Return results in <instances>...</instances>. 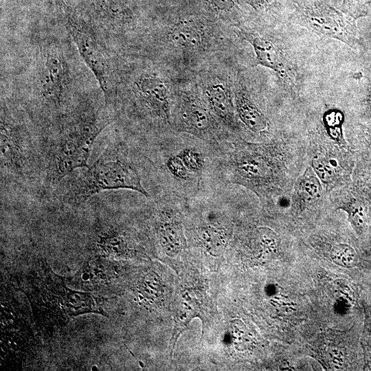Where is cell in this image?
<instances>
[{"instance_id": "1", "label": "cell", "mask_w": 371, "mask_h": 371, "mask_svg": "<svg viewBox=\"0 0 371 371\" xmlns=\"http://www.w3.org/2000/svg\"><path fill=\"white\" fill-rule=\"evenodd\" d=\"M66 47L61 39L48 36L41 39L32 56L27 91L30 116L48 129L84 102L76 98L74 69Z\"/></svg>"}, {"instance_id": "2", "label": "cell", "mask_w": 371, "mask_h": 371, "mask_svg": "<svg viewBox=\"0 0 371 371\" xmlns=\"http://www.w3.org/2000/svg\"><path fill=\"white\" fill-rule=\"evenodd\" d=\"M109 123L105 105L96 109L85 102L49 129L46 147L41 148L47 182L58 184L76 169L87 167L94 142Z\"/></svg>"}, {"instance_id": "3", "label": "cell", "mask_w": 371, "mask_h": 371, "mask_svg": "<svg viewBox=\"0 0 371 371\" xmlns=\"http://www.w3.org/2000/svg\"><path fill=\"white\" fill-rule=\"evenodd\" d=\"M281 152L274 143L236 141L225 163L229 181L255 192L261 201L276 197L284 175Z\"/></svg>"}, {"instance_id": "4", "label": "cell", "mask_w": 371, "mask_h": 371, "mask_svg": "<svg viewBox=\"0 0 371 371\" xmlns=\"http://www.w3.org/2000/svg\"><path fill=\"white\" fill-rule=\"evenodd\" d=\"M43 168L41 153L22 111L8 98L1 102V173L3 178L21 180Z\"/></svg>"}, {"instance_id": "5", "label": "cell", "mask_w": 371, "mask_h": 371, "mask_svg": "<svg viewBox=\"0 0 371 371\" xmlns=\"http://www.w3.org/2000/svg\"><path fill=\"white\" fill-rule=\"evenodd\" d=\"M86 168L69 186L65 196L69 203L79 205L102 191L118 189L149 197L137 170L117 155L105 153Z\"/></svg>"}, {"instance_id": "6", "label": "cell", "mask_w": 371, "mask_h": 371, "mask_svg": "<svg viewBox=\"0 0 371 371\" xmlns=\"http://www.w3.org/2000/svg\"><path fill=\"white\" fill-rule=\"evenodd\" d=\"M56 1L66 30L81 58L97 80L106 104L111 98L115 76L108 45L93 26L68 6L64 0Z\"/></svg>"}, {"instance_id": "7", "label": "cell", "mask_w": 371, "mask_h": 371, "mask_svg": "<svg viewBox=\"0 0 371 371\" xmlns=\"http://www.w3.org/2000/svg\"><path fill=\"white\" fill-rule=\"evenodd\" d=\"M292 21L319 36L339 41L350 48H363L356 19L319 1H301L295 5Z\"/></svg>"}, {"instance_id": "8", "label": "cell", "mask_w": 371, "mask_h": 371, "mask_svg": "<svg viewBox=\"0 0 371 371\" xmlns=\"http://www.w3.org/2000/svg\"><path fill=\"white\" fill-rule=\"evenodd\" d=\"M131 89L142 113L153 120L170 122L169 91L161 78L153 73L143 72L133 79Z\"/></svg>"}, {"instance_id": "9", "label": "cell", "mask_w": 371, "mask_h": 371, "mask_svg": "<svg viewBox=\"0 0 371 371\" xmlns=\"http://www.w3.org/2000/svg\"><path fill=\"white\" fill-rule=\"evenodd\" d=\"M177 126L179 131L210 142L216 140L219 130L216 119L206 103L191 92H184L180 98Z\"/></svg>"}, {"instance_id": "10", "label": "cell", "mask_w": 371, "mask_h": 371, "mask_svg": "<svg viewBox=\"0 0 371 371\" xmlns=\"http://www.w3.org/2000/svg\"><path fill=\"white\" fill-rule=\"evenodd\" d=\"M93 19L88 21L108 45V39L124 30L132 21L126 0H91Z\"/></svg>"}, {"instance_id": "11", "label": "cell", "mask_w": 371, "mask_h": 371, "mask_svg": "<svg viewBox=\"0 0 371 371\" xmlns=\"http://www.w3.org/2000/svg\"><path fill=\"white\" fill-rule=\"evenodd\" d=\"M243 34L253 46L257 64L273 70L286 88L295 90L297 78L280 47L258 34L248 32Z\"/></svg>"}, {"instance_id": "12", "label": "cell", "mask_w": 371, "mask_h": 371, "mask_svg": "<svg viewBox=\"0 0 371 371\" xmlns=\"http://www.w3.org/2000/svg\"><path fill=\"white\" fill-rule=\"evenodd\" d=\"M203 95L206 104L215 118L227 128L238 130L234 100L229 85L218 78H211L205 83Z\"/></svg>"}, {"instance_id": "13", "label": "cell", "mask_w": 371, "mask_h": 371, "mask_svg": "<svg viewBox=\"0 0 371 371\" xmlns=\"http://www.w3.org/2000/svg\"><path fill=\"white\" fill-rule=\"evenodd\" d=\"M323 185L311 166H307L297 178L293 187L291 206L297 212H302L321 203Z\"/></svg>"}, {"instance_id": "14", "label": "cell", "mask_w": 371, "mask_h": 371, "mask_svg": "<svg viewBox=\"0 0 371 371\" xmlns=\"http://www.w3.org/2000/svg\"><path fill=\"white\" fill-rule=\"evenodd\" d=\"M157 232L161 247L166 254H178L184 245L181 223L174 209L161 207L157 217Z\"/></svg>"}, {"instance_id": "15", "label": "cell", "mask_w": 371, "mask_h": 371, "mask_svg": "<svg viewBox=\"0 0 371 371\" xmlns=\"http://www.w3.org/2000/svg\"><path fill=\"white\" fill-rule=\"evenodd\" d=\"M337 151L322 148L312 157L311 168L327 190L334 188L341 184L348 172L344 166V161L340 159Z\"/></svg>"}, {"instance_id": "16", "label": "cell", "mask_w": 371, "mask_h": 371, "mask_svg": "<svg viewBox=\"0 0 371 371\" xmlns=\"http://www.w3.org/2000/svg\"><path fill=\"white\" fill-rule=\"evenodd\" d=\"M234 105L237 117L254 133H263L268 129L267 117L241 85L234 91Z\"/></svg>"}, {"instance_id": "17", "label": "cell", "mask_w": 371, "mask_h": 371, "mask_svg": "<svg viewBox=\"0 0 371 371\" xmlns=\"http://www.w3.org/2000/svg\"><path fill=\"white\" fill-rule=\"evenodd\" d=\"M96 245L102 254L106 256H126L134 251L133 244L126 234L113 227L98 235Z\"/></svg>"}, {"instance_id": "18", "label": "cell", "mask_w": 371, "mask_h": 371, "mask_svg": "<svg viewBox=\"0 0 371 371\" xmlns=\"http://www.w3.org/2000/svg\"><path fill=\"white\" fill-rule=\"evenodd\" d=\"M169 35L175 45L189 50L201 49L206 38L205 30L194 21L179 23L170 30Z\"/></svg>"}, {"instance_id": "19", "label": "cell", "mask_w": 371, "mask_h": 371, "mask_svg": "<svg viewBox=\"0 0 371 371\" xmlns=\"http://www.w3.org/2000/svg\"><path fill=\"white\" fill-rule=\"evenodd\" d=\"M63 297V309L70 317L87 313L103 314L96 299L89 293L75 291L65 286Z\"/></svg>"}, {"instance_id": "20", "label": "cell", "mask_w": 371, "mask_h": 371, "mask_svg": "<svg viewBox=\"0 0 371 371\" xmlns=\"http://www.w3.org/2000/svg\"><path fill=\"white\" fill-rule=\"evenodd\" d=\"M101 260H91L86 263L74 278L79 288L93 289L108 284V265Z\"/></svg>"}, {"instance_id": "21", "label": "cell", "mask_w": 371, "mask_h": 371, "mask_svg": "<svg viewBox=\"0 0 371 371\" xmlns=\"http://www.w3.org/2000/svg\"><path fill=\"white\" fill-rule=\"evenodd\" d=\"M337 209L344 211L348 220L355 232L361 236L366 230L367 225V213L366 204L362 199L356 193H352L339 199Z\"/></svg>"}, {"instance_id": "22", "label": "cell", "mask_w": 371, "mask_h": 371, "mask_svg": "<svg viewBox=\"0 0 371 371\" xmlns=\"http://www.w3.org/2000/svg\"><path fill=\"white\" fill-rule=\"evenodd\" d=\"M196 237L201 246L213 256L221 254L227 244L225 229L212 223L199 227Z\"/></svg>"}, {"instance_id": "23", "label": "cell", "mask_w": 371, "mask_h": 371, "mask_svg": "<svg viewBox=\"0 0 371 371\" xmlns=\"http://www.w3.org/2000/svg\"><path fill=\"white\" fill-rule=\"evenodd\" d=\"M330 257L334 263L345 268L354 267L359 262V256L355 249L342 243H336L331 247Z\"/></svg>"}, {"instance_id": "24", "label": "cell", "mask_w": 371, "mask_h": 371, "mask_svg": "<svg viewBox=\"0 0 371 371\" xmlns=\"http://www.w3.org/2000/svg\"><path fill=\"white\" fill-rule=\"evenodd\" d=\"M323 122L327 133L339 144H344L342 135V124L344 115L338 110L333 109L326 111L323 117Z\"/></svg>"}, {"instance_id": "25", "label": "cell", "mask_w": 371, "mask_h": 371, "mask_svg": "<svg viewBox=\"0 0 371 371\" xmlns=\"http://www.w3.org/2000/svg\"><path fill=\"white\" fill-rule=\"evenodd\" d=\"M361 346L364 357L363 370L371 371V302L364 308Z\"/></svg>"}, {"instance_id": "26", "label": "cell", "mask_w": 371, "mask_h": 371, "mask_svg": "<svg viewBox=\"0 0 371 371\" xmlns=\"http://www.w3.org/2000/svg\"><path fill=\"white\" fill-rule=\"evenodd\" d=\"M177 155L189 171L194 175H201L205 166V158L202 153L192 148H184Z\"/></svg>"}, {"instance_id": "27", "label": "cell", "mask_w": 371, "mask_h": 371, "mask_svg": "<svg viewBox=\"0 0 371 371\" xmlns=\"http://www.w3.org/2000/svg\"><path fill=\"white\" fill-rule=\"evenodd\" d=\"M161 291V281L154 273H148L140 284L141 293L148 299L157 298Z\"/></svg>"}, {"instance_id": "28", "label": "cell", "mask_w": 371, "mask_h": 371, "mask_svg": "<svg viewBox=\"0 0 371 371\" xmlns=\"http://www.w3.org/2000/svg\"><path fill=\"white\" fill-rule=\"evenodd\" d=\"M371 0H344L342 11L356 20L368 15Z\"/></svg>"}, {"instance_id": "29", "label": "cell", "mask_w": 371, "mask_h": 371, "mask_svg": "<svg viewBox=\"0 0 371 371\" xmlns=\"http://www.w3.org/2000/svg\"><path fill=\"white\" fill-rule=\"evenodd\" d=\"M230 332L234 344L238 350L246 348L249 341L247 329L239 320H234L230 326Z\"/></svg>"}, {"instance_id": "30", "label": "cell", "mask_w": 371, "mask_h": 371, "mask_svg": "<svg viewBox=\"0 0 371 371\" xmlns=\"http://www.w3.org/2000/svg\"><path fill=\"white\" fill-rule=\"evenodd\" d=\"M166 166L169 172L178 179L187 180L192 175L177 154L170 156Z\"/></svg>"}, {"instance_id": "31", "label": "cell", "mask_w": 371, "mask_h": 371, "mask_svg": "<svg viewBox=\"0 0 371 371\" xmlns=\"http://www.w3.org/2000/svg\"><path fill=\"white\" fill-rule=\"evenodd\" d=\"M362 117L371 120V78L369 80L361 103Z\"/></svg>"}, {"instance_id": "32", "label": "cell", "mask_w": 371, "mask_h": 371, "mask_svg": "<svg viewBox=\"0 0 371 371\" xmlns=\"http://www.w3.org/2000/svg\"><path fill=\"white\" fill-rule=\"evenodd\" d=\"M363 188L359 187V189L363 190V191H359V195L364 203H370L371 205V176L366 178L363 183Z\"/></svg>"}, {"instance_id": "33", "label": "cell", "mask_w": 371, "mask_h": 371, "mask_svg": "<svg viewBox=\"0 0 371 371\" xmlns=\"http://www.w3.org/2000/svg\"><path fill=\"white\" fill-rule=\"evenodd\" d=\"M361 129L363 131L366 139L371 143V126H362Z\"/></svg>"}]
</instances>
